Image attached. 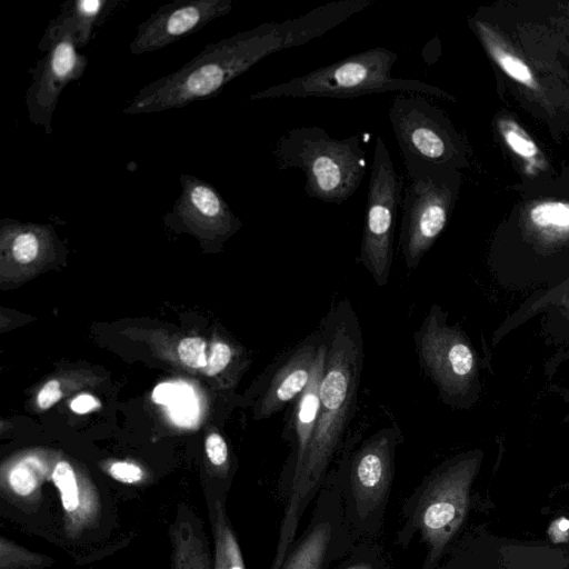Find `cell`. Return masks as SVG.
<instances>
[{
    "label": "cell",
    "instance_id": "cell-10",
    "mask_svg": "<svg viewBox=\"0 0 569 569\" xmlns=\"http://www.w3.org/2000/svg\"><path fill=\"white\" fill-rule=\"evenodd\" d=\"M439 569H569V545L502 536L479 523L460 533Z\"/></svg>",
    "mask_w": 569,
    "mask_h": 569
},
{
    "label": "cell",
    "instance_id": "cell-20",
    "mask_svg": "<svg viewBox=\"0 0 569 569\" xmlns=\"http://www.w3.org/2000/svg\"><path fill=\"white\" fill-rule=\"evenodd\" d=\"M117 3V0H68L62 3L56 18L71 31L80 49L88 44L93 29L109 16Z\"/></svg>",
    "mask_w": 569,
    "mask_h": 569
},
{
    "label": "cell",
    "instance_id": "cell-30",
    "mask_svg": "<svg viewBox=\"0 0 569 569\" xmlns=\"http://www.w3.org/2000/svg\"><path fill=\"white\" fill-rule=\"evenodd\" d=\"M9 485L19 496H28L37 488V478L29 465L20 463L11 469Z\"/></svg>",
    "mask_w": 569,
    "mask_h": 569
},
{
    "label": "cell",
    "instance_id": "cell-13",
    "mask_svg": "<svg viewBox=\"0 0 569 569\" xmlns=\"http://www.w3.org/2000/svg\"><path fill=\"white\" fill-rule=\"evenodd\" d=\"M388 119L402 161H417L448 168L455 161L457 146L441 111L427 96L398 93Z\"/></svg>",
    "mask_w": 569,
    "mask_h": 569
},
{
    "label": "cell",
    "instance_id": "cell-4",
    "mask_svg": "<svg viewBox=\"0 0 569 569\" xmlns=\"http://www.w3.org/2000/svg\"><path fill=\"white\" fill-rule=\"evenodd\" d=\"M272 156L279 170H301L306 196L326 203L347 201L366 174L361 137L337 139L318 126L287 130L277 139Z\"/></svg>",
    "mask_w": 569,
    "mask_h": 569
},
{
    "label": "cell",
    "instance_id": "cell-38",
    "mask_svg": "<svg viewBox=\"0 0 569 569\" xmlns=\"http://www.w3.org/2000/svg\"><path fill=\"white\" fill-rule=\"evenodd\" d=\"M559 312H560V316H561L562 318H565L566 320H568V321H569V310H567V311H559Z\"/></svg>",
    "mask_w": 569,
    "mask_h": 569
},
{
    "label": "cell",
    "instance_id": "cell-18",
    "mask_svg": "<svg viewBox=\"0 0 569 569\" xmlns=\"http://www.w3.org/2000/svg\"><path fill=\"white\" fill-rule=\"evenodd\" d=\"M52 480L60 495L64 527L70 535L96 521L100 507L98 495L81 487L69 462L60 461L56 465Z\"/></svg>",
    "mask_w": 569,
    "mask_h": 569
},
{
    "label": "cell",
    "instance_id": "cell-19",
    "mask_svg": "<svg viewBox=\"0 0 569 569\" xmlns=\"http://www.w3.org/2000/svg\"><path fill=\"white\" fill-rule=\"evenodd\" d=\"M171 569H213L201 522L180 508L170 528Z\"/></svg>",
    "mask_w": 569,
    "mask_h": 569
},
{
    "label": "cell",
    "instance_id": "cell-28",
    "mask_svg": "<svg viewBox=\"0 0 569 569\" xmlns=\"http://www.w3.org/2000/svg\"><path fill=\"white\" fill-rule=\"evenodd\" d=\"M42 560V557L1 538V569H33Z\"/></svg>",
    "mask_w": 569,
    "mask_h": 569
},
{
    "label": "cell",
    "instance_id": "cell-36",
    "mask_svg": "<svg viewBox=\"0 0 569 569\" xmlns=\"http://www.w3.org/2000/svg\"><path fill=\"white\" fill-rule=\"evenodd\" d=\"M99 407L100 402L94 397L87 393L76 397L70 403V408L80 415L90 412Z\"/></svg>",
    "mask_w": 569,
    "mask_h": 569
},
{
    "label": "cell",
    "instance_id": "cell-16",
    "mask_svg": "<svg viewBox=\"0 0 569 569\" xmlns=\"http://www.w3.org/2000/svg\"><path fill=\"white\" fill-rule=\"evenodd\" d=\"M321 345V332L311 333L279 361L261 397L258 413L266 418L278 413L306 389Z\"/></svg>",
    "mask_w": 569,
    "mask_h": 569
},
{
    "label": "cell",
    "instance_id": "cell-12",
    "mask_svg": "<svg viewBox=\"0 0 569 569\" xmlns=\"http://www.w3.org/2000/svg\"><path fill=\"white\" fill-rule=\"evenodd\" d=\"M38 49L42 57L31 71L26 106L29 120L50 134L52 117L63 89L83 76L89 61L78 51L71 31L57 18L50 20Z\"/></svg>",
    "mask_w": 569,
    "mask_h": 569
},
{
    "label": "cell",
    "instance_id": "cell-31",
    "mask_svg": "<svg viewBox=\"0 0 569 569\" xmlns=\"http://www.w3.org/2000/svg\"><path fill=\"white\" fill-rule=\"evenodd\" d=\"M233 350L226 342H216L206 366L208 376H216L223 371L232 359Z\"/></svg>",
    "mask_w": 569,
    "mask_h": 569
},
{
    "label": "cell",
    "instance_id": "cell-21",
    "mask_svg": "<svg viewBox=\"0 0 569 569\" xmlns=\"http://www.w3.org/2000/svg\"><path fill=\"white\" fill-rule=\"evenodd\" d=\"M221 498H209V517L214 539L213 569H246L237 536Z\"/></svg>",
    "mask_w": 569,
    "mask_h": 569
},
{
    "label": "cell",
    "instance_id": "cell-33",
    "mask_svg": "<svg viewBox=\"0 0 569 569\" xmlns=\"http://www.w3.org/2000/svg\"><path fill=\"white\" fill-rule=\"evenodd\" d=\"M109 473L113 479L124 483H136L141 481L143 478L142 469L139 466L127 461L113 462L109 467Z\"/></svg>",
    "mask_w": 569,
    "mask_h": 569
},
{
    "label": "cell",
    "instance_id": "cell-23",
    "mask_svg": "<svg viewBox=\"0 0 569 569\" xmlns=\"http://www.w3.org/2000/svg\"><path fill=\"white\" fill-rule=\"evenodd\" d=\"M530 224L538 239L545 243L557 244L569 239V203L543 201L529 212Z\"/></svg>",
    "mask_w": 569,
    "mask_h": 569
},
{
    "label": "cell",
    "instance_id": "cell-25",
    "mask_svg": "<svg viewBox=\"0 0 569 569\" xmlns=\"http://www.w3.org/2000/svg\"><path fill=\"white\" fill-rule=\"evenodd\" d=\"M547 310H569V278L547 290L532 302H528L526 308H520L515 315L517 320L509 325L508 331L530 317Z\"/></svg>",
    "mask_w": 569,
    "mask_h": 569
},
{
    "label": "cell",
    "instance_id": "cell-27",
    "mask_svg": "<svg viewBox=\"0 0 569 569\" xmlns=\"http://www.w3.org/2000/svg\"><path fill=\"white\" fill-rule=\"evenodd\" d=\"M498 127L506 143L519 157L533 159L539 153L535 141L517 122L510 119H500Z\"/></svg>",
    "mask_w": 569,
    "mask_h": 569
},
{
    "label": "cell",
    "instance_id": "cell-29",
    "mask_svg": "<svg viewBox=\"0 0 569 569\" xmlns=\"http://www.w3.org/2000/svg\"><path fill=\"white\" fill-rule=\"evenodd\" d=\"M178 355L183 363L191 368H206V342L200 338H186L178 347Z\"/></svg>",
    "mask_w": 569,
    "mask_h": 569
},
{
    "label": "cell",
    "instance_id": "cell-26",
    "mask_svg": "<svg viewBox=\"0 0 569 569\" xmlns=\"http://www.w3.org/2000/svg\"><path fill=\"white\" fill-rule=\"evenodd\" d=\"M8 228L12 231L11 236V254L16 261L20 263H30L38 257L41 248V238L44 233H40L38 226L8 223Z\"/></svg>",
    "mask_w": 569,
    "mask_h": 569
},
{
    "label": "cell",
    "instance_id": "cell-2",
    "mask_svg": "<svg viewBox=\"0 0 569 569\" xmlns=\"http://www.w3.org/2000/svg\"><path fill=\"white\" fill-rule=\"evenodd\" d=\"M326 359L319 391V415L303 461L280 497V520L270 569H278L293 543L298 527L329 475L355 415L363 366L359 318L348 299L332 305L321 327Z\"/></svg>",
    "mask_w": 569,
    "mask_h": 569
},
{
    "label": "cell",
    "instance_id": "cell-35",
    "mask_svg": "<svg viewBox=\"0 0 569 569\" xmlns=\"http://www.w3.org/2000/svg\"><path fill=\"white\" fill-rule=\"evenodd\" d=\"M549 541L553 543L569 545V521L565 518H559L550 523Z\"/></svg>",
    "mask_w": 569,
    "mask_h": 569
},
{
    "label": "cell",
    "instance_id": "cell-15",
    "mask_svg": "<svg viewBox=\"0 0 569 569\" xmlns=\"http://www.w3.org/2000/svg\"><path fill=\"white\" fill-rule=\"evenodd\" d=\"M179 180L181 191L163 218L166 223L213 238L228 237L241 228V220L214 186L188 173H182Z\"/></svg>",
    "mask_w": 569,
    "mask_h": 569
},
{
    "label": "cell",
    "instance_id": "cell-9",
    "mask_svg": "<svg viewBox=\"0 0 569 569\" xmlns=\"http://www.w3.org/2000/svg\"><path fill=\"white\" fill-rule=\"evenodd\" d=\"M403 187V178L398 174L386 142L378 136L370 167L358 259L379 287L389 281L395 251L396 218L401 206Z\"/></svg>",
    "mask_w": 569,
    "mask_h": 569
},
{
    "label": "cell",
    "instance_id": "cell-8",
    "mask_svg": "<svg viewBox=\"0 0 569 569\" xmlns=\"http://www.w3.org/2000/svg\"><path fill=\"white\" fill-rule=\"evenodd\" d=\"M403 164L406 186L398 244L407 270L413 271L448 223L456 184L446 167L417 161Z\"/></svg>",
    "mask_w": 569,
    "mask_h": 569
},
{
    "label": "cell",
    "instance_id": "cell-17",
    "mask_svg": "<svg viewBox=\"0 0 569 569\" xmlns=\"http://www.w3.org/2000/svg\"><path fill=\"white\" fill-rule=\"evenodd\" d=\"M325 359L326 347L321 337V345L318 350L309 382L303 392L297 399L295 407L289 436L291 451L279 478L280 497L287 491L297 475L313 437L319 415V391L323 375Z\"/></svg>",
    "mask_w": 569,
    "mask_h": 569
},
{
    "label": "cell",
    "instance_id": "cell-34",
    "mask_svg": "<svg viewBox=\"0 0 569 569\" xmlns=\"http://www.w3.org/2000/svg\"><path fill=\"white\" fill-rule=\"evenodd\" d=\"M62 392L60 382L56 379L48 381L38 393V405L41 409H48L60 400Z\"/></svg>",
    "mask_w": 569,
    "mask_h": 569
},
{
    "label": "cell",
    "instance_id": "cell-37",
    "mask_svg": "<svg viewBox=\"0 0 569 569\" xmlns=\"http://www.w3.org/2000/svg\"><path fill=\"white\" fill-rule=\"evenodd\" d=\"M569 491V479L556 486L552 490L553 493Z\"/></svg>",
    "mask_w": 569,
    "mask_h": 569
},
{
    "label": "cell",
    "instance_id": "cell-5",
    "mask_svg": "<svg viewBox=\"0 0 569 569\" xmlns=\"http://www.w3.org/2000/svg\"><path fill=\"white\" fill-rule=\"evenodd\" d=\"M398 53L385 47L357 52L303 76L261 89L251 100L278 98L355 99L373 93L399 92L446 97L438 87L417 79L395 78Z\"/></svg>",
    "mask_w": 569,
    "mask_h": 569
},
{
    "label": "cell",
    "instance_id": "cell-7",
    "mask_svg": "<svg viewBox=\"0 0 569 569\" xmlns=\"http://www.w3.org/2000/svg\"><path fill=\"white\" fill-rule=\"evenodd\" d=\"M413 340L420 368L441 401L457 409L473 407L481 395L480 365L466 332L448 323L447 312L433 305Z\"/></svg>",
    "mask_w": 569,
    "mask_h": 569
},
{
    "label": "cell",
    "instance_id": "cell-39",
    "mask_svg": "<svg viewBox=\"0 0 569 569\" xmlns=\"http://www.w3.org/2000/svg\"><path fill=\"white\" fill-rule=\"evenodd\" d=\"M562 422L563 423L569 422V412L565 416V418L562 419Z\"/></svg>",
    "mask_w": 569,
    "mask_h": 569
},
{
    "label": "cell",
    "instance_id": "cell-1",
    "mask_svg": "<svg viewBox=\"0 0 569 569\" xmlns=\"http://www.w3.org/2000/svg\"><path fill=\"white\" fill-rule=\"evenodd\" d=\"M373 3V0L330 1L299 17L264 22L209 43L178 70L142 87L123 113L160 112L213 98L266 57L307 44Z\"/></svg>",
    "mask_w": 569,
    "mask_h": 569
},
{
    "label": "cell",
    "instance_id": "cell-24",
    "mask_svg": "<svg viewBox=\"0 0 569 569\" xmlns=\"http://www.w3.org/2000/svg\"><path fill=\"white\" fill-rule=\"evenodd\" d=\"M331 569H392V566L378 540H360Z\"/></svg>",
    "mask_w": 569,
    "mask_h": 569
},
{
    "label": "cell",
    "instance_id": "cell-14",
    "mask_svg": "<svg viewBox=\"0 0 569 569\" xmlns=\"http://www.w3.org/2000/svg\"><path fill=\"white\" fill-rule=\"evenodd\" d=\"M232 7V0H174L166 3L138 24L129 44L130 52L143 54L170 46L228 14Z\"/></svg>",
    "mask_w": 569,
    "mask_h": 569
},
{
    "label": "cell",
    "instance_id": "cell-6",
    "mask_svg": "<svg viewBox=\"0 0 569 569\" xmlns=\"http://www.w3.org/2000/svg\"><path fill=\"white\" fill-rule=\"evenodd\" d=\"M403 438L397 426L383 427L345 456L336 467L348 527L360 540H378Z\"/></svg>",
    "mask_w": 569,
    "mask_h": 569
},
{
    "label": "cell",
    "instance_id": "cell-32",
    "mask_svg": "<svg viewBox=\"0 0 569 569\" xmlns=\"http://www.w3.org/2000/svg\"><path fill=\"white\" fill-rule=\"evenodd\" d=\"M206 452L212 466L223 468L229 459L226 440L217 432L210 433L206 439Z\"/></svg>",
    "mask_w": 569,
    "mask_h": 569
},
{
    "label": "cell",
    "instance_id": "cell-22",
    "mask_svg": "<svg viewBox=\"0 0 569 569\" xmlns=\"http://www.w3.org/2000/svg\"><path fill=\"white\" fill-rule=\"evenodd\" d=\"M475 27L489 54L506 74L525 87L538 89L530 67L497 37L490 26L476 20Z\"/></svg>",
    "mask_w": 569,
    "mask_h": 569
},
{
    "label": "cell",
    "instance_id": "cell-11",
    "mask_svg": "<svg viewBox=\"0 0 569 569\" xmlns=\"http://www.w3.org/2000/svg\"><path fill=\"white\" fill-rule=\"evenodd\" d=\"M313 502L307 527L296 537L278 569H331L357 542L346 521L336 468Z\"/></svg>",
    "mask_w": 569,
    "mask_h": 569
},
{
    "label": "cell",
    "instance_id": "cell-3",
    "mask_svg": "<svg viewBox=\"0 0 569 569\" xmlns=\"http://www.w3.org/2000/svg\"><path fill=\"white\" fill-rule=\"evenodd\" d=\"M483 458L481 449L447 458L422 478L403 502L395 543L407 549L418 539L425 549L418 569H439L463 531Z\"/></svg>",
    "mask_w": 569,
    "mask_h": 569
}]
</instances>
